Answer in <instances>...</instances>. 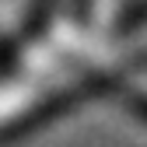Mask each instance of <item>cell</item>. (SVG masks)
I'll return each instance as SVG.
<instances>
[{"instance_id":"1","label":"cell","mask_w":147,"mask_h":147,"mask_svg":"<svg viewBox=\"0 0 147 147\" xmlns=\"http://www.w3.org/2000/svg\"><path fill=\"white\" fill-rule=\"evenodd\" d=\"M147 70V4L21 0L0 18V140L95 95L137 91Z\"/></svg>"}]
</instances>
